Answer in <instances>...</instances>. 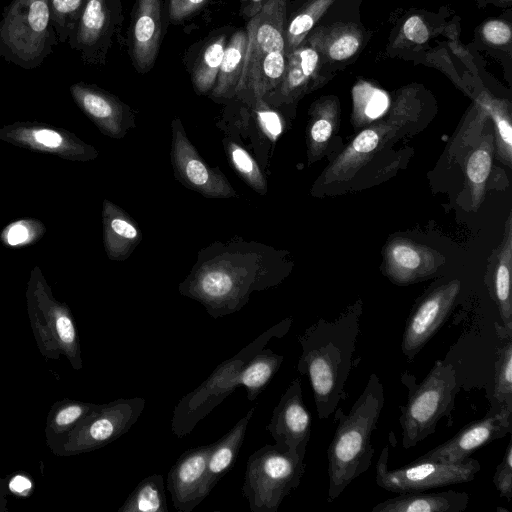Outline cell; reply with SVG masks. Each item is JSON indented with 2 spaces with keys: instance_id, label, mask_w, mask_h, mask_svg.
<instances>
[{
  "instance_id": "cell-1",
  "label": "cell",
  "mask_w": 512,
  "mask_h": 512,
  "mask_svg": "<svg viewBox=\"0 0 512 512\" xmlns=\"http://www.w3.org/2000/svg\"><path fill=\"white\" fill-rule=\"evenodd\" d=\"M262 245L231 243L202 251L198 263L179 285V292L201 303L208 314L219 317L239 311L254 291L276 285L282 279L266 263Z\"/></svg>"
},
{
  "instance_id": "cell-2",
  "label": "cell",
  "mask_w": 512,
  "mask_h": 512,
  "mask_svg": "<svg viewBox=\"0 0 512 512\" xmlns=\"http://www.w3.org/2000/svg\"><path fill=\"white\" fill-rule=\"evenodd\" d=\"M361 315L359 299L334 320L320 318L298 337L302 353L297 370L310 381L320 419L329 418L346 396Z\"/></svg>"
},
{
  "instance_id": "cell-3",
  "label": "cell",
  "mask_w": 512,
  "mask_h": 512,
  "mask_svg": "<svg viewBox=\"0 0 512 512\" xmlns=\"http://www.w3.org/2000/svg\"><path fill=\"white\" fill-rule=\"evenodd\" d=\"M384 402L383 384L373 373L348 414L342 409L334 411L338 424L327 449L329 503L370 467L374 456L371 436Z\"/></svg>"
},
{
  "instance_id": "cell-4",
  "label": "cell",
  "mask_w": 512,
  "mask_h": 512,
  "mask_svg": "<svg viewBox=\"0 0 512 512\" xmlns=\"http://www.w3.org/2000/svg\"><path fill=\"white\" fill-rule=\"evenodd\" d=\"M286 0H266L247 25V49L236 94L253 105L272 92L286 69Z\"/></svg>"
},
{
  "instance_id": "cell-5",
  "label": "cell",
  "mask_w": 512,
  "mask_h": 512,
  "mask_svg": "<svg viewBox=\"0 0 512 512\" xmlns=\"http://www.w3.org/2000/svg\"><path fill=\"white\" fill-rule=\"evenodd\" d=\"M292 321L291 317L286 318L264 331L232 358L219 364L196 389L184 395L172 414V433L178 438L190 434L200 420L240 386L239 373L243 365L272 338L286 335Z\"/></svg>"
},
{
  "instance_id": "cell-6",
  "label": "cell",
  "mask_w": 512,
  "mask_h": 512,
  "mask_svg": "<svg viewBox=\"0 0 512 512\" xmlns=\"http://www.w3.org/2000/svg\"><path fill=\"white\" fill-rule=\"evenodd\" d=\"M58 43L48 0H13L5 8L0 20V58L33 69Z\"/></svg>"
},
{
  "instance_id": "cell-7",
  "label": "cell",
  "mask_w": 512,
  "mask_h": 512,
  "mask_svg": "<svg viewBox=\"0 0 512 512\" xmlns=\"http://www.w3.org/2000/svg\"><path fill=\"white\" fill-rule=\"evenodd\" d=\"M457 392L456 369L450 363L437 361L401 406L403 448L409 449L435 432L440 419L454 408Z\"/></svg>"
},
{
  "instance_id": "cell-8",
  "label": "cell",
  "mask_w": 512,
  "mask_h": 512,
  "mask_svg": "<svg viewBox=\"0 0 512 512\" xmlns=\"http://www.w3.org/2000/svg\"><path fill=\"white\" fill-rule=\"evenodd\" d=\"M305 456L265 445L252 453L246 465L243 495L252 512H276L296 489L305 472Z\"/></svg>"
},
{
  "instance_id": "cell-9",
  "label": "cell",
  "mask_w": 512,
  "mask_h": 512,
  "mask_svg": "<svg viewBox=\"0 0 512 512\" xmlns=\"http://www.w3.org/2000/svg\"><path fill=\"white\" fill-rule=\"evenodd\" d=\"M416 121V112L407 99L398 100L387 117H381L363 130L343 149L324 170V184L351 180L389 143L406 132L408 124Z\"/></svg>"
},
{
  "instance_id": "cell-10",
  "label": "cell",
  "mask_w": 512,
  "mask_h": 512,
  "mask_svg": "<svg viewBox=\"0 0 512 512\" xmlns=\"http://www.w3.org/2000/svg\"><path fill=\"white\" fill-rule=\"evenodd\" d=\"M388 447L384 446L376 465V483L382 489L394 492H417L431 488L470 482L481 466L471 457L459 462L419 460L390 470Z\"/></svg>"
},
{
  "instance_id": "cell-11",
  "label": "cell",
  "mask_w": 512,
  "mask_h": 512,
  "mask_svg": "<svg viewBox=\"0 0 512 512\" xmlns=\"http://www.w3.org/2000/svg\"><path fill=\"white\" fill-rule=\"evenodd\" d=\"M122 21L120 0H87L67 43L88 64H101Z\"/></svg>"
},
{
  "instance_id": "cell-12",
  "label": "cell",
  "mask_w": 512,
  "mask_h": 512,
  "mask_svg": "<svg viewBox=\"0 0 512 512\" xmlns=\"http://www.w3.org/2000/svg\"><path fill=\"white\" fill-rule=\"evenodd\" d=\"M461 289L452 279L425 294L413 307L404 327L401 351L412 362L450 315Z\"/></svg>"
},
{
  "instance_id": "cell-13",
  "label": "cell",
  "mask_w": 512,
  "mask_h": 512,
  "mask_svg": "<svg viewBox=\"0 0 512 512\" xmlns=\"http://www.w3.org/2000/svg\"><path fill=\"white\" fill-rule=\"evenodd\" d=\"M0 140L32 151L86 162L97 158L95 147L74 133L37 122H15L0 128Z\"/></svg>"
},
{
  "instance_id": "cell-14",
  "label": "cell",
  "mask_w": 512,
  "mask_h": 512,
  "mask_svg": "<svg viewBox=\"0 0 512 512\" xmlns=\"http://www.w3.org/2000/svg\"><path fill=\"white\" fill-rule=\"evenodd\" d=\"M171 127V162L179 181L205 197H235L237 193L225 175L202 160L188 139L181 121L174 119Z\"/></svg>"
},
{
  "instance_id": "cell-15",
  "label": "cell",
  "mask_w": 512,
  "mask_h": 512,
  "mask_svg": "<svg viewBox=\"0 0 512 512\" xmlns=\"http://www.w3.org/2000/svg\"><path fill=\"white\" fill-rule=\"evenodd\" d=\"M144 406L145 399L140 397L117 399L95 406L78 427L77 449L92 450L118 439L136 423Z\"/></svg>"
},
{
  "instance_id": "cell-16",
  "label": "cell",
  "mask_w": 512,
  "mask_h": 512,
  "mask_svg": "<svg viewBox=\"0 0 512 512\" xmlns=\"http://www.w3.org/2000/svg\"><path fill=\"white\" fill-rule=\"evenodd\" d=\"M311 426V416L303 401L301 380L295 378L275 406L266 429L277 448L305 456Z\"/></svg>"
},
{
  "instance_id": "cell-17",
  "label": "cell",
  "mask_w": 512,
  "mask_h": 512,
  "mask_svg": "<svg viewBox=\"0 0 512 512\" xmlns=\"http://www.w3.org/2000/svg\"><path fill=\"white\" fill-rule=\"evenodd\" d=\"M512 429V408L499 410L473 421L446 442L421 455L419 460L459 462L471 456L478 448L504 437Z\"/></svg>"
},
{
  "instance_id": "cell-18",
  "label": "cell",
  "mask_w": 512,
  "mask_h": 512,
  "mask_svg": "<svg viewBox=\"0 0 512 512\" xmlns=\"http://www.w3.org/2000/svg\"><path fill=\"white\" fill-rule=\"evenodd\" d=\"M444 263L440 252L405 237L390 239L383 250V273L396 285L426 280Z\"/></svg>"
},
{
  "instance_id": "cell-19",
  "label": "cell",
  "mask_w": 512,
  "mask_h": 512,
  "mask_svg": "<svg viewBox=\"0 0 512 512\" xmlns=\"http://www.w3.org/2000/svg\"><path fill=\"white\" fill-rule=\"evenodd\" d=\"M209 451L210 445L188 449L169 470L166 488L176 510L191 512L210 493L207 488Z\"/></svg>"
},
{
  "instance_id": "cell-20",
  "label": "cell",
  "mask_w": 512,
  "mask_h": 512,
  "mask_svg": "<svg viewBox=\"0 0 512 512\" xmlns=\"http://www.w3.org/2000/svg\"><path fill=\"white\" fill-rule=\"evenodd\" d=\"M69 90L77 106L103 134L121 139L134 126L131 108L107 91L84 82L72 84Z\"/></svg>"
},
{
  "instance_id": "cell-21",
  "label": "cell",
  "mask_w": 512,
  "mask_h": 512,
  "mask_svg": "<svg viewBox=\"0 0 512 512\" xmlns=\"http://www.w3.org/2000/svg\"><path fill=\"white\" fill-rule=\"evenodd\" d=\"M286 59L282 81L262 99L269 106L292 103L318 85L320 54L309 40L300 43Z\"/></svg>"
},
{
  "instance_id": "cell-22",
  "label": "cell",
  "mask_w": 512,
  "mask_h": 512,
  "mask_svg": "<svg viewBox=\"0 0 512 512\" xmlns=\"http://www.w3.org/2000/svg\"><path fill=\"white\" fill-rule=\"evenodd\" d=\"M161 33V0H137L131 22L130 49L139 71H148L153 66L160 46Z\"/></svg>"
},
{
  "instance_id": "cell-23",
  "label": "cell",
  "mask_w": 512,
  "mask_h": 512,
  "mask_svg": "<svg viewBox=\"0 0 512 512\" xmlns=\"http://www.w3.org/2000/svg\"><path fill=\"white\" fill-rule=\"evenodd\" d=\"M511 269H512V213L506 223L503 238L495 250L487 267L486 285L489 294L496 303L502 320L503 333L512 336V301H511Z\"/></svg>"
},
{
  "instance_id": "cell-24",
  "label": "cell",
  "mask_w": 512,
  "mask_h": 512,
  "mask_svg": "<svg viewBox=\"0 0 512 512\" xmlns=\"http://www.w3.org/2000/svg\"><path fill=\"white\" fill-rule=\"evenodd\" d=\"M103 242L110 260L124 261L142 239L134 220L108 199L102 205Z\"/></svg>"
},
{
  "instance_id": "cell-25",
  "label": "cell",
  "mask_w": 512,
  "mask_h": 512,
  "mask_svg": "<svg viewBox=\"0 0 512 512\" xmlns=\"http://www.w3.org/2000/svg\"><path fill=\"white\" fill-rule=\"evenodd\" d=\"M468 501L467 493L454 490L405 492L376 504L372 512H462Z\"/></svg>"
},
{
  "instance_id": "cell-26",
  "label": "cell",
  "mask_w": 512,
  "mask_h": 512,
  "mask_svg": "<svg viewBox=\"0 0 512 512\" xmlns=\"http://www.w3.org/2000/svg\"><path fill=\"white\" fill-rule=\"evenodd\" d=\"M254 413L255 407L250 408L224 436L210 444L207 460V488L209 492L234 465L244 442L248 424Z\"/></svg>"
},
{
  "instance_id": "cell-27",
  "label": "cell",
  "mask_w": 512,
  "mask_h": 512,
  "mask_svg": "<svg viewBox=\"0 0 512 512\" xmlns=\"http://www.w3.org/2000/svg\"><path fill=\"white\" fill-rule=\"evenodd\" d=\"M484 132L464 159L467 187L473 210H477L483 202L486 182L491 171L495 152L494 131L489 122L484 128Z\"/></svg>"
},
{
  "instance_id": "cell-28",
  "label": "cell",
  "mask_w": 512,
  "mask_h": 512,
  "mask_svg": "<svg viewBox=\"0 0 512 512\" xmlns=\"http://www.w3.org/2000/svg\"><path fill=\"white\" fill-rule=\"evenodd\" d=\"M339 103L334 97L318 100L310 109L307 127V158L311 165L320 160L335 133L339 120Z\"/></svg>"
},
{
  "instance_id": "cell-29",
  "label": "cell",
  "mask_w": 512,
  "mask_h": 512,
  "mask_svg": "<svg viewBox=\"0 0 512 512\" xmlns=\"http://www.w3.org/2000/svg\"><path fill=\"white\" fill-rule=\"evenodd\" d=\"M247 30H237L229 38L219 67L212 95L217 98L235 96L247 49Z\"/></svg>"
},
{
  "instance_id": "cell-30",
  "label": "cell",
  "mask_w": 512,
  "mask_h": 512,
  "mask_svg": "<svg viewBox=\"0 0 512 512\" xmlns=\"http://www.w3.org/2000/svg\"><path fill=\"white\" fill-rule=\"evenodd\" d=\"M284 357L271 349H261L250 358L239 373V385L247 390V398L254 401L279 370Z\"/></svg>"
},
{
  "instance_id": "cell-31",
  "label": "cell",
  "mask_w": 512,
  "mask_h": 512,
  "mask_svg": "<svg viewBox=\"0 0 512 512\" xmlns=\"http://www.w3.org/2000/svg\"><path fill=\"white\" fill-rule=\"evenodd\" d=\"M487 111L493 122L495 152L497 158L504 165H512V126L511 108L506 100H499L483 94L477 100Z\"/></svg>"
},
{
  "instance_id": "cell-32",
  "label": "cell",
  "mask_w": 512,
  "mask_h": 512,
  "mask_svg": "<svg viewBox=\"0 0 512 512\" xmlns=\"http://www.w3.org/2000/svg\"><path fill=\"white\" fill-rule=\"evenodd\" d=\"M351 121L355 128H364L383 117L389 109L388 94L370 83L361 81L352 90Z\"/></svg>"
},
{
  "instance_id": "cell-33",
  "label": "cell",
  "mask_w": 512,
  "mask_h": 512,
  "mask_svg": "<svg viewBox=\"0 0 512 512\" xmlns=\"http://www.w3.org/2000/svg\"><path fill=\"white\" fill-rule=\"evenodd\" d=\"M119 512H168L161 474H152L144 478L130 493Z\"/></svg>"
},
{
  "instance_id": "cell-34",
  "label": "cell",
  "mask_w": 512,
  "mask_h": 512,
  "mask_svg": "<svg viewBox=\"0 0 512 512\" xmlns=\"http://www.w3.org/2000/svg\"><path fill=\"white\" fill-rule=\"evenodd\" d=\"M488 122L489 115L487 111L475 102L448 147L447 157L450 162L456 161L461 164L464 161L467 153L479 141Z\"/></svg>"
},
{
  "instance_id": "cell-35",
  "label": "cell",
  "mask_w": 512,
  "mask_h": 512,
  "mask_svg": "<svg viewBox=\"0 0 512 512\" xmlns=\"http://www.w3.org/2000/svg\"><path fill=\"white\" fill-rule=\"evenodd\" d=\"M333 1L309 0L289 21H286L284 32L286 57L305 40L310 30Z\"/></svg>"
},
{
  "instance_id": "cell-36",
  "label": "cell",
  "mask_w": 512,
  "mask_h": 512,
  "mask_svg": "<svg viewBox=\"0 0 512 512\" xmlns=\"http://www.w3.org/2000/svg\"><path fill=\"white\" fill-rule=\"evenodd\" d=\"M227 42L226 35L222 34L202 50L192 72L193 84L198 92L206 93L213 89Z\"/></svg>"
},
{
  "instance_id": "cell-37",
  "label": "cell",
  "mask_w": 512,
  "mask_h": 512,
  "mask_svg": "<svg viewBox=\"0 0 512 512\" xmlns=\"http://www.w3.org/2000/svg\"><path fill=\"white\" fill-rule=\"evenodd\" d=\"M309 41L318 51L334 61H343L352 57L360 48L361 36L350 27L336 28L329 35L316 32Z\"/></svg>"
},
{
  "instance_id": "cell-38",
  "label": "cell",
  "mask_w": 512,
  "mask_h": 512,
  "mask_svg": "<svg viewBox=\"0 0 512 512\" xmlns=\"http://www.w3.org/2000/svg\"><path fill=\"white\" fill-rule=\"evenodd\" d=\"M87 0H48L58 42H67Z\"/></svg>"
},
{
  "instance_id": "cell-39",
  "label": "cell",
  "mask_w": 512,
  "mask_h": 512,
  "mask_svg": "<svg viewBox=\"0 0 512 512\" xmlns=\"http://www.w3.org/2000/svg\"><path fill=\"white\" fill-rule=\"evenodd\" d=\"M227 154L232 166L252 189L264 195L267 192V182L250 154L235 142L226 145Z\"/></svg>"
},
{
  "instance_id": "cell-40",
  "label": "cell",
  "mask_w": 512,
  "mask_h": 512,
  "mask_svg": "<svg viewBox=\"0 0 512 512\" xmlns=\"http://www.w3.org/2000/svg\"><path fill=\"white\" fill-rule=\"evenodd\" d=\"M494 396L499 406L512 408V342L507 338L495 362Z\"/></svg>"
},
{
  "instance_id": "cell-41",
  "label": "cell",
  "mask_w": 512,
  "mask_h": 512,
  "mask_svg": "<svg viewBox=\"0 0 512 512\" xmlns=\"http://www.w3.org/2000/svg\"><path fill=\"white\" fill-rule=\"evenodd\" d=\"M46 232L45 225L37 219H20L7 225L0 234L1 241L10 247H20L39 240Z\"/></svg>"
},
{
  "instance_id": "cell-42",
  "label": "cell",
  "mask_w": 512,
  "mask_h": 512,
  "mask_svg": "<svg viewBox=\"0 0 512 512\" xmlns=\"http://www.w3.org/2000/svg\"><path fill=\"white\" fill-rule=\"evenodd\" d=\"M493 483L500 493L509 502L512 498V442L509 441L501 462L497 465Z\"/></svg>"
},
{
  "instance_id": "cell-43",
  "label": "cell",
  "mask_w": 512,
  "mask_h": 512,
  "mask_svg": "<svg viewBox=\"0 0 512 512\" xmlns=\"http://www.w3.org/2000/svg\"><path fill=\"white\" fill-rule=\"evenodd\" d=\"M253 107L256 109L259 121L263 128H265L267 133L275 139L281 132V122L277 113L274 112L262 99L257 100L253 104Z\"/></svg>"
},
{
  "instance_id": "cell-44",
  "label": "cell",
  "mask_w": 512,
  "mask_h": 512,
  "mask_svg": "<svg viewBox=\"0 0 512 512\" xmlns=\"http://www.w3.org/2000/svg\"><path fill=\"white\" fill-rule=\"evenodd\" d=\"M482 32L485 40L493 45H505L511 40L510 26L500 20L486 22L482 28Z\"/></svg>"
},
{
  "instance_id": "cell-45",
  "label": "cell",
  "mask_w": 512,
  "mask_h": 512,
  "mask_svg": "<svg viewBox=\"0 0 512 512\" xmlns=\"http://www.w3.org/2000/svg\"><path fill=\"white\" fill-rule=\"evenodd\" d=\"M54 314L59 339L65 344L73 345L76 341V332L71 318L57 303L54 306Z\"/></svg>"
},
{
  "instance_id": "cell-46",
  "label": "cell",
  "mask_w": 512,
  "mask_h": 512,
  "mask_svg": "<svg viewBox=\"0 0 512 512\" xmlns=\"http://www.w3.org/2000/svg\"><path fill=\"white\" fill-rule=\"evenodd\" d=\"M95 406L87 404H71L57 412L54 423L58 427L69 426L83 418Z\"/></svg>"
},
{
  "instance_id": "cell-47",
  "label": "cell",
  "mask_w": 512,
  "mask_h": 512,
  "mask_svg": "<svg viewBox=\"0 0 512 512\" xmlns=\"http://www.w3.org/2000/svg\"><path fill=\"white\" fill-rule=\"evenodd\" d=\"M208 0H169V17L173 21H181L198 10H200Z\"/></svg>"
},
{
  "instance_id": "cell-48",
  "label": "cell",
  "mask_w": 512,
  "mask_h": 512,
  "mask_svg": "<svg viewBox=\"0 0 512 512\" xmlns=\"http://www.w3.org/2000/svg\"><path fill=\"white\" fill-rule=\"evenodd\" d=\"M403 33L410 41L417 44L426 42L429 37L428 28L418 15L411 16L405 21Z\"/></svg>"
},
{
  "instance_id": "cell-49",
  "label": "cell",
  "mask_w": 512,
  "mask_h": 512,
  "mask_svg": "<svg viewBox=\"0 0 512 512\" xmlns=\"http://www.w3.org/2000/svg\"><path fill=\"white\" fill-rule=\"evenodd\" d=\"M31 486V481L28 478L21 475H17L14 478H12V480L9 483L10 490L19 494L30 490Z\"/></svg>"
},
{
  "instance_id": "cell-50",
  "label": "cell",
  "mask_w": 512,
  "mask_h": 512,
  "mask_svg": "<svg viewBox=\"0 0 512 512\" xmlns=\"http://www.w3.org/2000/svg\"><path fill=\"white\" fill-rule=\"evenodd\" d=\"M266 0H241L242 10L247 17H254L264 6Z\"/></svg>"
}]
</instances>
